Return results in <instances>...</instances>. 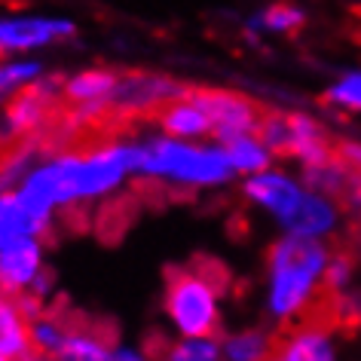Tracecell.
Returning a JSON list of instances; mask_svg holds the SVG:
<instances>
[{"label":"cell","mask_w":361,"mask_h":361,"mask_svg":"<svg viewBox=\"0 0 361 361\" xmlns=\"http://www.w3.org/2000/svg\"><path fill=\"white\" fill-rule=\"evenodd\" d=\"M31 349H34V343H31L28 315H25L22 303L0 285V352L6 358L25 361Z\"/></svg>","instance_id":"30bf717a"},{"label":"cell","mask_w":361,"mask_h":361,"mask_svg":"<svg viewBox=\"0 0 361 361\" xmlns=\"http://www.w3.org/2000/svg\"><path fill=\"white\" fill-rule=\"evenodd\" d=\"M224 150L236 171H267L269 166V147L257 135H233L224 141Z\"/></svg>","instance_id":"5bb4252c"},{"label":"cell","mask_w":361,"mask_h":361,"mask_svg":"<svg viewBox=\"0 0 361 361\" xmlns=\"http://www.w3.org/2000/svg\"><path fill=\"white\" fill-rule=\"evenodd\" d=\"M111 361H144V358L138 355V352H132V349H114Z\"/></svg>","instance_id":"44dd1931"},{"label":"cell","mask_w":361,"mask_h":361,"mask_svg":"<svg viewBox=\"0 0 361 361\" xmlns=\"http://www.w3.org/2000/svg\"><path fill=\"white\" fill-rule=\"evenodd\" d=\"M120 83V74L114 71H83L74 80L61 86V102L65 104H102L111 102L114 89Z\"/></svg>","instance_id":"7c38bea8"},{"label":"cell","mask_w":361,"mask_h":361,"mask_svg":"<svg viewBox=\"0 0 361 361\" xmlns=\"http://www.w3.org/2000/svg\"><path fill=\"white\" fill-rule=\"evenodd\" d=\"M40 269V245L28 239H16L6 248H0V285L6 291H22L34 282Z\"/></svg>","instance_id":"8fae6325"},{"label":"cell","mask_w":361,"mask_h":361,"mask_svg":"<svg viewBox=\"0 0 361 361\" xmlns=\"http://www.w3.org/2000/svg\"><path fill=\"white\" fill-rule=\"evenodd\" d=\"M331 331L319 322H291L288 337L273 343L267 361H334Z\"/></svg>","instance_id":"8992f818"},{"label":"cell","mask_w":361,"mask_h":361,"mask_svg":"<svg viewBox=\"0 0 361 361\" xmlns=\"http://www.w3.org/2000/svg\"><path fill=\"white\" fill-rule=\"evenodd\" d=\"M171 361H218V346L209 337H187L171 349Z\"/></svg>","instance_id":"d6986e66"},{"label":"cell","mask_w":361,"mask_h":361,"mask_svg":"<svg viewBox=\"0 0 361 361\" xmlns=\"http://www.w3.org/2000/svg\"><path fill=\"white\" fill-rule=\"evenodd\" d=\"M138 169L180 184H221L236 171L224 147H193L184 141H153L141 147Z\"/></svg>","instance_id":"277c9868"},{"label":"cell","mask_w":361,"mask_h":361,"mask_svg":"<svg viewBox=\"0 0 361 361\" xmlns=\"http://www.w3.org/2000/svg\"><path fill=\"white\" fill-rule=\"evenodd\" d=\"M334 221H337V214H334L331 205L324 202L322 196L306 193L300 212L294 214V221L288 224V227H291L294 233H300V236H319V233L334 227Z\"/></svg>","instance_id":"9a60e30c"},{"label":"cell","mask_w":361,"mask_h":361,"mask_svg":"<svg viewBox=\"0 0 361 361\" xmlns=\"http://www.w3.org/2000/svg\"><path fill=\"white\" fill-rule=\"evenodd\" d=\"M257 22L264 25V28H269V31L294 34V31H300L303 25H306V13L300 10V6L288 4V0H276V4L267 6V13L260 16Z\"/></svg>","instance_id":"2e32d148"},{"label":"cell","mask_w":361,"mask_h":361,"mask_svg":"<svg viewBox=\"0 0 361 361\" xmlns=\"http://www.w3.org/2000/svg\"><path fill=\"white\" fill-rule=\"evenodd\" d=\"M162 129L169 135H178V138H200V135H209L212 132V120L209 114L202 111L200 104L187 95V89L175 98H169L166 104H159L157 111L150 114Z\"/></svg>","instance_id":"9c48e42d"},{"label":"cell","mask_w":361,"mask_h":361,"mask_svg":"<svg viewBox=\"0 0 361 361\" xmlns=\"http://www.w3.org/2000/svg\"><path fill=\"white\" fill-rule=\"evenodd\" d=\"M269 267H273V297H269L273 312L291 319L324 288L328 255L319 242H312V236L294 233L269 251Z\"/></svg>","instance_id":"7a4b0ae2"},{"label":"cell","mask_w":361,"mask_h":361,"mask_svg":"<svg viewBox=\"0 0 361 361\" xmlns=\"http://www.w3.org/2000/svg\"><path fill=\"white\" fill-rule=\"evenodd\" d=\"M245 193L255 202L264 205V209L273 212L276 218H282L285 224L294 221V214L300 212L303 196H306L294 180H288L282 175H269V171H257V175L245 184Z\"/></svg>","instance_id":"ba28073f"},{"label":"cell","mask_w":361,"mask_h":361,"mask_svg":"<svg viewBox=\"0 0 361 361\" xmlns=\"http://www.w3.org/2000/svg\"><path fill=\"white\" fill-rule=\"evenodd\" d=\"M71 34H74V25L65 19H0V56L16 49L47 47Z\"/></svg>","instance_id":"52a82bcc"},{"label":"cell","mask_w":361,"mask_h":361,"mask_svg":"<svg viewBox=\"0 0 361 361\" xmlns=\"http://www.w3.org/2000/svg\"><path fill=\"white\" fill-rule=\"evenodd\" d=\"M187 95L209 114L212 132L221 141L233 138V135H257L260 123H264V107L255 104L251 98L239 92H227V89H209V86H193Z\"/></svg>","instance_id":"5b68a950"},{"label":"cell","mask_w":361,"mask_h":361,"mask_svg":"<svg viewBox=\"0 0 361 361\" xmlns=\"http://www.w3.org/2000/svg\"><path fill=\"white\" fill-rule=\"evenodd\" d=\"M141 166V147L126 144H107L102 150L89 153H68L56 162L34 169L25 187L37 193L49 205H65L89 196H102L114 190L120 180Z\"/></svg>","instance_id":"6da1fadb"},{"label":"cell","mask_w":361,"mask_h":361,"mask_svg":"<svg viewBox=\"0 0 361 361\" xmlns=\"http://www.w3.org/2000/svg\"><path fill=\"white\" fill-rule=\"evenodd\" d=\"M221 269H169L166 273V310L184 337H212L218 331V285Z\"/></svg>","instance_id":"3957f363"},{"label":"cell","mask_w":361,"mask_h":361,"mask_svg":"<svg viewBox=\"0 0 361 361\" xmlns=\"http://www.w3.org/2000/svg\"><path fill=\"white\" fill-rule=\"evenodd\" d=\"M34 77H40V65L34 61H13V65H0V102H4L16 89L34 83Z\"/></svg>","instance_id":"ac0fdd59"},{"label":"cell","mask_w":361,"mask_h":361,"mask_svg":"<svg viewBox=\"0 0 361 361\" xmlns=\"http://www.w3.org/2000/svg\"><path fill=\"white\" fill-rule=\"evenodd\" d=\"M269 349H273V343L264 334H239V337H233L227 343V358L230 361H267Z\"/></svg>","instance_id":"e0dca14e"},{"label":"cell","mask_w":361,"mask_h":361,"mask_svg":"<svg viewBox=\"0 0 361 361\" xmlns=\"http://www.w3.org/2000/svg\"><path fill=\"white\" fill-rule=\"evenodd\" d=\"M111 346L98 331L71 324L65 331V340L56 349V361H111Z\"/></svg>","instance_id":"4fadbf2b"},{"label":"cell","mask_w":361,"mask_h":361,"mask_svg":"<svg viewBox=\"0 0 361 361\" xmlns=\"http://www.w3.org/2000/svg\"><path fill=\"white\" fill-rule=\"evenodd\" d=\"M0 361H10V358H6V355H4V352H0Z\"/></svg>","instance_id":"7402d4cb"},{"label":"cell","mask_w":361,"mask_h":361,"mask_svg":"<svg viewBox=\"0 0 361 361\" xmlns=\"http://www.w3.org/2000/svg\"><path fill=\"white\" fill-rule=\"evenodd\" d=\"M328 102L340 104V107H352V111H361V74L343 77L328 92Z\"/></svg>","instance_id":"ffe728a7"}]
</instances>
